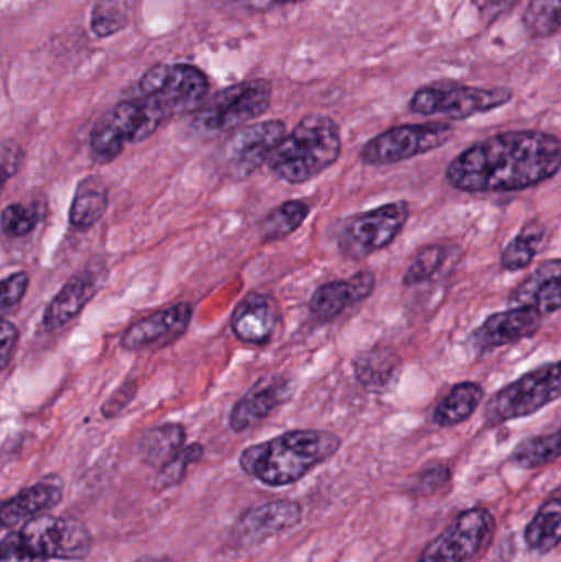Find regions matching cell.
Returning <instances> with one entry per match:
<instances>
[{"mask_svg": "<svg viewBox=\"0 0 561 562\" xmlns=\"http://www.w3.org/2000/svg\"><path fill=\"white\" fill-rule=\"evenodd\" d=\"M184 441H187V431L183 426L178 423H167V425L148 429L142 436L138 441V452L148 465L160 471L183 451Z\"/></svg>", "mask_w": 561, "mask_h": 562, "instance_id": "484cf974", "label": "cell"}, {"mask_svg": "<svg viewBox=\"0 0 561 562\" xmlns=\"http://www.w3.org/2000/svg\"><path fill=\"white\" fill-rule=\"evenodd\" d=\"M447 259V250L440 246V244H431V246H425L424 249L418 250L412 259L411 266L405 270L404 283L405 288L417 286V284L425 283L430 280Z\"/></svg>", "mask_w": 561, "mask_h": 562, "instance_id": "1f68e13d", "label": "cell"}, {"mask_svg": "<svg viewBox=\"0 0 561 562\" xmlns=\"http://www.w3.org/2000/svg\"><path fill=\"white\" fill-rule=\"evenodd\" d=\"M272 94L269 79H253L221 89L194 112L191 131L201 137L233 134L266 114Z\"/></svg>", "mask_w": 561, "mask_h": 562, "instance_id": "8992f818", "label": "cell"}, {"mask_svg": "<svg viewBox=\"0 0 561 562\" xmlns=\"http://www.w3.org/2000/svg\"><path fill=\"white\" fill-rule=\"evenodd\" d=\"M128 25L127 13L115 7H96L91 13V32L99 38H108Z\"/></svg>", "mask_w": 561, "mask_h": 562, "instance_id": "e575fe53", "label": "cell"}, {"mask_svg": "<svg viewBox=\"0 0 561 562\" xmlns=\"http://www.w3.org/2000/svg\"><path fill=\"white\" fill-rule=\"evenodd\" d=\"M561 458V428L546 435L524 439L510 452L509 461L517 468L532 471L546 468Z\"/></svg>", "mask_w": 561, "mask_h": 562, "instance_id": "4316f807", "label": "cell"}, {"mask_svg": "<svg viewBox=\"0 0 561 562\" xmlns=\"http://www.w3.org/2000/svg\"><path fill=\"white\" fill-rule=\"evenodd\" d=\"M137 389V382H134V380L122 383V385L105 400L101 408L102 416H104V418H114V416H117L119 413L135 398Z\"/></svg>", "mask_w": 561, "mask_h": 562, "instance_id": "74e56055", "label": "cell"}, {"mask_svg": "<svg viewBox=\"0 0 561 562\" xmlns=\"http://www.w3.org/2000/svg\"><path fill=\"white\" fill-rule=\"evenodd\" d=\"M292 392V382L287 376L272 375L259 380L231 409L229 428L234 432L254 428L290 400Z\"/></svg>", "mask_w": 561, "mask_h": 562, "instance_id": "ac0fdd59", "label": "cell"}, {"mask_svg": "<svg viewBox=\"0 0 561 562\" xmlns=\"http://www.w3.org/2000/svg\"><path fill=\"white\" fill-rule=\"evenodd\" d=\"M486 390L476 382L457 383L448 395L438 403L434 412V423L440 428H453L468 422L480 408Z\"/></svg>", "mask_w": 561, "mask_h": 562, "instance_id": "d4e9b609", "label": "cell"}, {"mask_svg": "<svg viewBox=\"0 0 561 562\" xmlns=\"http://www.w3.org/2000/svg\"><path fill=\"white\" fill-rule=\"evenodd\" d=\"M280 310L269 294L250 293L237 304L231 317L234 336L250 346H267L276 337Z\"/></svg>", "mask_w": 561, "mask_h": 562, "instance_id": "d6986e66", "label": "cell"}, {"mask_svg": "<svg viewBox=\"0 0 561 562\" xmlns=\"http://www.w3.org/2000/svg\"><path fill=\"white\" fill-rule=\"evenodd\" d=\"M543 314L534 307L517 306L491 314L468 337V346L478 357L486 356L501 347L514 346L530 339L542 327Z\"/></svg>", "mask_w": 561, "mask_h": 562, "instance_id": "5bb4252c", "label": "cell"}, {"mask_svg": "<svg viewBox=\"0 0 561 562\" xmlns=\"http://www.w3.org/2000/svg\"><path fill=\"white\" fill-rule=\"evenodd\" d=\"M23 151L13 140H3L2 144V175L3 180H9L19 171L22 165Z\"/></svg>", "mask_w": 561, "mask_h": 562, "instance_id": "ab89813d", "label": "cell"}, {"mask_svg": "<svg viewBox=\"0 0 561 562\" xmlns=\"http://www.w3.org/2000/svg\"><path fill=\"white\" fill-rule=\"evenodd\" d=\"M142 98L164 109L168 119L197 112L210 94V79L203 69L187 63H157L138 81Z\"/></svg>", "mask_w": 561, "mask_h": 562, "instance_id": "9c48e42d", "label": "cell"}, {"mask_svg": "<svg viewBox=\"0 0 561 562\" xmlns=\"http://www.w3.org/2000/svg\"><path fill=\"white\" fill-rule=\"evenodd\" d=\"M29 281L26 272H15L3 279L2 300H0L2 313H10V311L15 310L22 303L26 290H29Z\"/></svg>", "mask_w": 561, "mask_h": 562, "instance_id": "d590c367", "label": "cell"}, {"mask_svg": "<svg viewBox=\"0 0 561 562\" xmlns=\"http://www.w3.org/2000/svg\"><path fill=\"white\" fill-rule=\"evenodd\" d=\"M496 520L487 508L461 512L422 553L417 562H470L494 537Z\"/></svg>", "mask_w": 561, "mask_h": 562, "instance_id": "7c38bea8", "label": "cell"}, {"mask_svg": "<svg viewBox=\"0 0 561 562\" xmlns=\"http://www.w3.org/2000/svg\"><path fill=\"white\" fill-rule=\"evenodd\" d=\"M514 99L509 88H476L451 81L424 86L412 94L408 109L414 114L445 115L451 121H467L504 108Z\"/></svg>", "mask_w": 561, "mask_h": 562, "instance_id": "ba28073f", "label": "cell"}, {"mask_svg": "<svg viewBox=\"0 0 561 562\" xmlns=\"http://www.w3.org/2000/svg\"><path fill=\"white\" fill-rule=\"evenodd\" d=\"M250 5L257 9H272V7L292 5V3L303 2V0H249Z\"/></svg>", "mask_w": 561, "mask_h": 562, "instance_id": "b9f144b4", "label": "cell"}, {"mask_svg": "<svg viewBox=\"0 0 561 562\" xmlns=\"http://www.w3.org/2000/svg\"><path fill=\"white\" fill-rule=\"evenodd\" d=\"M524 26L532 38H546L561 30V0H530Z\"/></svg>", "mask_w": 561, "mask_h": 562, "instance_id": "4dcf8cb0", "label": "cell"}, {"mask_svg": "<svg viewBox=\"0 0 561 562\" xmlns=\"http://www.w3.org/2000/svg\"><path fill=\"white\" fill-rule=\"evenodd\" d=\"M63 498V481L58 475H46L42 481L23 488L3 502L0 507V524L3 528H16L33 518L42 517L59 505Z\"/></svg>", "mask_w": 561, "mask_h": 562, "instance_id": "ffe728a7", "label": "cell"}, {"mask_svg": "<svg viewBox=\"0 0 561 562\" xmlns=\"http://www.w3.org/2000/svg\"><path fill=\"white\" fill-rule=\"evenodd\" d=\"M561 170V138L540 131L501 132L464 148L445 180L461 193H514L552 180Z\"/></svg>", "mask_w": 561, "mask_h": 562, "instance_id": "6da1fadb", "label": "cell"}, {"mask_svg": "<svg viewBox=\"0 0 561 562\" xmlns=\"http://www.w3.org/2000/svg\"><path fill=\"white\" fill-rule=\"evenodd\" d=\"M89 550L91 535L81 521L46 514L3 538L0 562L78 561Z\"/></svg>", "mask_w": 561, "mask_h": 562, "instance_id": "277c9868", "label": "cell"}, {"mask_svg": "<svg viewBox=\"0 0 561 562\" xmlns=\"http://www.w3.org/2000/svg\"><path fill=\"white\" fill-rule=\"evenodd\" d=\"M203 454L204 448L198 442L187 446L173 461L168 462L165 468L158 471L157 484L160 485V488L175 487V485L180 484L184 474H187V469L194 462L200 461Z\"/></svg>", "mask_w": 561, "mask_h": 562, "instance_id": "836d02e7", "label": "cell"}, {"mask_svg": "<svg viewBox=\"0 0 561 562\" xmlns=\"http://www.w3.org/2000/svg\"><path fill=\"white\" fill-rule=\"evenodd\" d=\"M453 135V125L445 122L397 125L366 142L361 160L371 167H388L414 160L444 147Z\"/></svg>", "mask_w": 561, "mask_h": 562, "instance_id": "30bf717a", "label": "cell"}, {"mask_svg": "<svg viewBox=\"0 0 561 562\" xmlns=\"http://www.w3.org/2000/svg\"><path fill=\"white\" fill-rule=\"evenodd\" d=\"M167 121L164 109L150 99L119 102L96 121L89 135L91 157L98 164H111L127 145L147 140Z\"/></svg>", "mask_w": 561, "mask_h": 562, "instance_id": "5b68a950", "label": "cell"}, {"mask_svg": "<svg viewBox=\"0 0 561 562\" xmlns=\"http://www.w3.org/2000/svg\"><path fill=\"white\" fill-rule=\"evenodd\" d=\"M16 342H19V329L9 319H2V327H0V344H2L0 366H2V370L9 369L12 363Z\"/></svg>", "mask_w": 561, "mask_h": 562, "instance_id": "f35d334b", "label": "cell"}, {"mask_svg": "<svg viewBox=\"0 0 561 562\" xmlns=\"http://www.w3.org/2000/svg\"><path fill=\"white\" fill-rule=\"evenodd\" d=\"M451 471L445 465H435L422 472L420 477L415 484V494L418 495H437L444 492V488L450 487Z\"/></svg>", "mask_w": 561, "mask_h": 562, "instance_id": "8d00e7d4", "label": "cell"}, {"mask_svg": "<svg viewBox=\"0 0 561 562\" xmlns=\"http://www.w3.org/2000/svg\"><path fill=\"white\" fill-rule=\"evenodd\" d=\"M310 216V204L302 200L285 201L260 224L263 243H279L302 227Z\"/></svg>", "mask_w": 561, "mask_h": 562, "instance_id": "f546056e", "label": "cell"}, {"mask_svg": "<svg viewBox=\"0 0 561 562\" xmlns=\"http://www.w3.org/2000/svg\"><path fill=\"white\" fill-rule=\"evenodd\" d=\"M543 237H546V227L542 224L537 221L526 224L504 249L503 256H501V267L507 272H519V270L527 269L539 254Z\"/></svg>", "mask_w": 561, "mask_h": 562, "instance_id": "f1b7e54d", "label": "cell"}, {"mask_svg": "<svg viewBox=\"0 0 561 562\" xmlns=\"http://www.w3.org/2000/svg\"><path fill=\"white\" fill-rule=\"evenodd\" d=\"M38 221L40 214L35 207L25 206L22 203H12L2 211L0 226H2V233L7 237L20 239V237H25L33 233Z\"/></svg>", "mask_w": 561, "mask_h": 562, "instance_id": "d6a6232c", "label": "cell"}, {"mask_svg": "<svg viewBox=\"0 0 561 562\" xmlns=\"http://www.w3.org/2000/svg\"><path fill=\"white\" fill-rule=\"evenodd\" d=\"M524 537L534 553L549 554L561 544V485L543 502Z\"/></svg>", "mask_w": 561, "mask_h": 562, "instance_id": "603a6c76", "label": "cell"}, {"mask_svg": "<svg viewBox=\"0 0 561 562\" xmlns=\"http://www.w3.org/2000/svg\"><path fill=\"white\" fill-rule=\"evenodd\" d=\"M510 307H534L540 314L561 310V260L540 263L509 297Z\"/></svg>", "mask_w": 561, "mask_h": 562, "instance_id": "44dd1931", "label": "cell"}, {"mask_svg": "<svg viewBox=\"0 0 561 562\" xmlns=\"http://www.w3.org/2000/svg\"><path fill=\"white\" fill-rule=\"evenodd\" d=\"M191 317L193 307L188 303H178L155 311L124 330L122 347L127 350H144L168 346L187 333Z\"/></svg>", "mask_w": 561, "mask_h": 562, "instance_id": "9a60e30c", "label": "cell"}, {"mask_svg": "<svg viewBox=\"0 0 561 562\" xmlns=\"http://www.w3.org/2000/svg\"><path fill=\"white\" fill-rule=\"evenodd\" d=\"M356 303L349 280H335L316 288L310 300V314L318 323H332L343 311Z\"/></svg>", "mask_w": 561, "mask_h": 562, "instance_id": "83f0119b", "label": "cell"}, {"mask_svg": "<svg viewBox=\"0 0 561 562\" xmlns=\"http://www.w3.org/2000/svg\"><path fill=\"white\" fill-rule=\"evenodd\" d=\"M561 398V360L537 367L497 390L484 406L490 426L529 418Z\"/></svg>", "mask_w": 561, "mask_h": 562, "instance_id": "52a82bcc", "label": "cell"}, {"mask_svg": "<svg viewBox=\"0 0 561 562\" xmlns=\"http://www.w3.org/2000/svg\"><path fill=\"white\" fill-rule=\"evenodd\" d=\"M109 193L99 177H86L76 187L69 207V224L76 231H88L99 223L108 211Z\"/></svg>", "mask_w": 561, "mask_h": 562, "instance_id": "cb8c5ba5", "label": "cell"}, {"mask_svg": "<svg viewBox=\"0 0 561 562\" xmlns=\"http://www.w3.org/2000/svg\"><path fill=\"white\" fill-rule=\"evenodd\" d=\"M411 217V204L407 201H394L382 204L375 210L356 214L346 221L338 237L343 256L352 260L366 259L391 246Z\"/></svg>", "mask_w": 561, "mask_h": 562, "instance_id": "8fae6325", "label": "cell"}, {"mask_svg": "<svg viewBox=\"0 0 561 562\" xmlns=\"http://www.w3.org/2000/svg\"><path fill=\"white\" fill-rule=\"evenodd\" d=\"M104 267H92L66 281L43 313V329L56 334L69 326L104 283Z\"/></svg>", "mask_w": 561, "mask_h": 562, "instance_id": "2e32d148", "label": "cell"}, {"mask_svg": "<svg viewBox=\"0 0 561 562\" xmlns=\"http://www.w3.org/2000/svg\"><path fill=\"white\" fill-rule=\"evenodd\" d=\"M339 125L329 115L310 114L285 135L269 160L270 170L290 184L318 177L341 157Z\"/></svg>", "mask_w": 561, "mask_h": 562, "instance_id": "3957f363", "label": "cell"}, {"mask_svg": "<svg viewBox=\"0 0 561 562\" xmlns=\"http://www.w3.org/2000/svg\"><path fill=\"white\" fill-rule=\"evenodd\" d=\"M351 283L352 293H355L356 303H362L368 300L375 290V276L372 272H359L349 279Z\"/></svg>", "mask_w": 561, "mask_h": 562, "instance_id": "60d3db41", "label": "cell"}, {"mask_svg": "<svg viewBox=\"0 0 561 562\" xmlns=\"http://www.w3.org/2000/svg\"><path fill=\"white\" fill-rule=\"evenodd\" d=\"M341 438L322 429H295L244 449V474L267 487L295 484L341 449Z\"/></svg>", "mask_w": 561, "mask_h": 562, "instance_id": "7a4b0ae2", "label": "cell"}, {"mask_svg": "<svg viewBox=\"0 0 561 562\" xmlns=\"http://www.w3.org/2000/svg\"><path fill=\"white\" fill-rule=\"evenodd\" d=\"M303 508L295 501H277L247 510L236 525L237 541L257 547L263 541L292 530L302 521Z\"/></svg>", "mask_w": 561, "mask_h": 562, "instance_id": "e0dca14e", "label": "cell"}, {"mask_svg": "<svg viewBox=\"0 0 561 562\" xmlns=\"http://www.w3.org/2000/svg\"><path fill=\"white\" fill-rule=\"evenodd\" d=\"M401 357L388 347H374L359 353L355 360V373L358 382L369 392H385L397 383L402 373Z\"/></svg>", "mask_w": 561, "mask_h": 562, "instance_id": "7402d4cb", "label": "cell"}, {"mask_svg": "<svg viewBox=\"0 0 561 562\" xmlns=\"http://www.w3.org/2000/svg\"><path fill=\"white\" fill-rule=\"evenodd\" d=\"M285 135L283 121L256 122L233 132L221 150L220 164L224 175L234 180H244L256 173L266 161L269 164Z\"/></svg>", "mask_w": 561, "mask_h": 562, "instance_id": "4fadbf2b", "label": "cell"}]
</instances>
